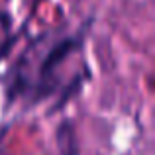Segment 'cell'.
Returning <instances> with one entry per match:
<instances>
[{
	"instance_id": "1",
	"label": "cell",
	"mask_w": 155,
	"mask_h": 155,
	"mask_svg": "<svg viewBox=\"0 0 155 155\" xmlns=\"http://www.w3.org/2000/svg\"><path fill=\"white\" fill-rule=\"evenodd\" d=\"M91 22H92V18H88L87 22H84V26L81 28L77 34L65 35L59 41H55L53 45H49V49L45 51V55L41 57V61H39V65H38L35 77H31L30 84H28L26 98H28V102H30V106L45 100L47 96L53 94V92L59 88L61 81H59V75H57V69H59L73 53H77L83 47L84 35H87V31H88Z\"/></svg>"
},
{
	"instance_id": "2",
	"label": "cell",
	"mask_w": 155,
	"mask_h": 155,
	"mask_svg": "<svg viewBox=\"0 0 155 155\" xmlns=\"http://www.w3.org/2000/svg\"><path fill=\"white\" fill-rule=\"evenodd\" d=\"M55 141L59 155H81V145L77 137L75 124L71 120H63L55 130Z\"/></svg>"
},
{
	"instance_id": "3",
	"label": "cell",
	"mask_w": 155,
	"mask_h": 155,
	"mask_svg": "<svg viewBox=\"0 0 155 155\" xmlns=\"http://www.w3.org/2000/svg\"><path fill=\"white\" fill-rule=\"evenodd\" d=\"M88 77H91V73H88V69L84 71V75H77L75 79H73L71 83H69L67 87L63 88V92L59 94V100H57V102L53 104V108H51V112H49V114L57 112V110H61V106H65V102H67L69 98H73V96H75L77 92L81 91V87H83V83H84V81L88 79Z\"/></svg>"
}]
</instances>
